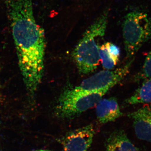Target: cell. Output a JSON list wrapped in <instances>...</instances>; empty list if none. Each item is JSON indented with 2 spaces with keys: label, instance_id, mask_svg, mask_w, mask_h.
Returning <instances> with one entry per match:
<instances>
[{
  "label": "cell",
  "instance_id": "cell-1",
  "mask_svg": "<svg viewBox=\"0 0 151 151\" xmlns=\"http://www.w3.org/2000/svg\"><path fill=\"white\" fill-rule=\"evenodd\" d=\"M16 48L19 67L27 91L34 95L44 68L45 33L36 22L32 0H5Z\"/></svg>",
  "mask_w": 151,
  "mask_h": 151
},
{
  "label": "cell",
  "instance_id": "cell-2",
  "mask_svg": "<svg viewBox=\"0 0 151 151\" xmlns=\"http://www.w3.org/2000/svg\"><path fill=\"white\" fill-rule=\"evenodd\" d=\"M108 13L105 11L84 32L72 52L78 71L82 74L93 72L100 62L98 40L105 35Z\"/></svg>",
  "mask_w": 151,
  "mask_h": 151
},
{
  "label": "cell",
  "instance_id": "cell-3",
  "mask_svg": "<svg viewBox=\"0 0 151 151\" xmlns=\"http://www.w3.org/2000/svg\"><path fill=\"white\" fill-rule=\"evenodd\" d=\"M123 35L127 58L130 60L151 37V18L140 11L127 14L123 22Z\"/></svg>",
  "mask_w": 151,
  "mask_h": 151
},
{
  "label": "cell",
  "instance_id": "cell-4",
  "mask_svg": "<svg viewBox=\"0 0 151 151\" xmlns=\"http://www.w3.org/2000/svg\"><path fill=\"white\" fill-rule=\"evenodd\" d=\"M108 90L81 94L71 87H65L60 95L55 107L57 116L71 119L96 106Z\"/></svg>",
  "mask_w": 151,
  "mask_h": 151
},
{
  "label": "cell",
  "instance_id": "cell-5",
  "mask_svg": "<svg viewBox=\"0 0 151 151\" xmlns=\"http://www.w3.org/2000/svg\"><path fill=\"white\" fill-rule=\"evenodd\" d=\"M134 59L129 60L123 67L114 70L100 71L84 80L78 86L74 87L76 92L88 94L109 89L124 79L129 71Z\"/></svg>",
  "mask_w": 151,
  "mask_h": 151
},
{
  "label": "cell",
  "instance_id": "cell-6",
  "mask_svg": "<svg viewBox=\"0 0 151 151\" xmlns=\"http://www.w3.org/2000/svg\"><path fill=\"white\" fill-rule=\"evenodd\" d=\"M94 127L92 124L68 132L63 141V151H87L94 138Z\"/></svg>",
  "mask_w": 151,
  "mask_h": 151
},
{
  "label": "cell",
  "instance_id": "cell-7",
  "mask_svg": "<svg viewBox=\"0 0 151 151\" xmlns=\"http://www.w3.org/2000/svg\"><path fill=\"white\" fill-rule=\"evenodd\" d=\"M136 136L142 140L151 142V106H144L129 113Z\"/></svg>",
  "mask_w": 151,
  "mask_h": 151
},
{
  "label": "cell",
  "instance_id": "cell-8",
  "mask_svg": "<svg viewBox=\"0 0 151 151\" xmlns=\"http://www.w3.org/2000/svg\"><path fill=\"white\" fill-rule=\"evenodd\" d=\"M96 107L97 118L101 124L114 122L123 115L117 99L115 97L102 99Z\"/></svg>",
  "mask_w": 151,
  "mask_h": 151
},
{
  "label": "cell",
  "instance_id": "cell-9",
  "mask_svg": "<svg viewBox=\"0 0 151 151\" xmlns=\"http://www.w3.org/2000/svg\"><path fill=\"white\" fill-rule=\"evenodd\" d=\"M106 145V151H142L131 142L123 130L113 132Z\"/></svg>",
  "mask_w": 151,
  "mask_h": 151
},
{
  "label": "cell",
  "instance_id": "cell-10",
  "mask_svg": "<svg viewBox=\"0 0 151 151\" xmlns=\"http://www.w3.org/2000/svg\"><path fill=\"white\" fill-rule=\"evenodd\" d=\"M100 60L105 69L112 70L119 61L120 49L113 43L107 42L99 48Z\"/></svg>",
  "mask_w": 151,
  "mask_h": 151
},
{
  "label": "cell",
  "instance_id": "cell-11",
  "mask_svg": "<svg viewBox=\"0 0 151 151\" xmlns=\"http://www.w3.org/2000/svg\"><path fill=\"white\" fill-rule=\"evenodd\" d=\"M129 105L151 103V78L143 81L132 96L126 100Z\"/></svg>",
  "mask_w": 151,
  "mask_h": 151
},
{
  "label": "cell",
  "instance_id": "cell-12",
  "mask_svg": "<svg viewBox=\"0 0 151 151\" xmlns=\"http://www.w3.org/2000/svg\"><path fill=\"white\" fill-rule=\"evenodd\" d=\"M136 78L138 81H144L151 78V50L146 57L142 68Z\"/></svg>",
  "mask_w": 151,
  "mask_h": 151
},
{
  "label": "cell",
  "instance_id": "cell-13",
  "mask_svg": "<svg viewBox=\"0 0 151 151\" xmlns=\"http://www.w3.org/2000/svg\"><path fill=\"white\" fill-rule=\"evenodd\" d=\"M35 151H50L47 150H37Z\"/></svg>",
  "mask_w": 151,
  "mask_h": 151
}]
</instances>
